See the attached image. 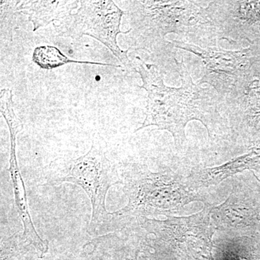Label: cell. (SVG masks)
<instances>
[{"mask_svg": "<svg viewBox=\"0 0 260 260\" xmlns=\"http://www.w3.org/2000/svg\"><path fill=\"white\" fill-rule=\"evenodd\" d=\"M140 61L138 73L143 80L141 88L148 93V104L145 120L135 132L157 126L172 133L179 147L186 140L185 127L189 121H201L209 132L208 119L212 114L213 103L206 96V89L193 83L184 64L177 62L181 86L171 88L165 85L155 65Z\"/></svg>", "mask_w": 260, "mask_h": 260, "instance_id": "cell-1", "label": "cell"}, {"mask_svg": "<svg viewBox=\"0 0 260 260\" xmlns=\"http://www.w3.org/2000/svg\"><path fill=\"white\" fill-rule=\"evenodd\" d=\"M107 145L99 134L94 136L90 150L72 159L57 158L49 165L47 183L56 185L64 182L80 186L88 195L92 215L88 229L90 234L102 229H112V215L106 208V198L112 186L121 182L114 162L107 155Z\"/></svg>", "mask_w": 260, "mask_h": 260, "instance_id": "cell-2", "label": "cell"}, {"mask_svg": "<svg viewBox=\"0 0 260 260\" xmlns=\"http://www.w3.org/2000/svg\"><path fill=\"white\" fill-rule=\"evenodd\" d=\"M74 13L54 24L59 37L79 39L83 36L96 39L116 56L126 69H134L128 57L127 50L118 45L117 37L129 34L120 30L121 20L124 12L116 3L109 0H83Z\"/></svg>", "mask_w": 260, "mask_h": 260, "instance_id": "cell-3", "label": "cell"}, {"mask_svg": "<svg viewBox=\"0 0 260 260\" xmlns=\"http://www.w3.org/2000/svg\"><path fill=\"white\" fill-rule=\"evenodd\" d=\"M10 143L9 172L13 182L12 184L14 191L15 205L18 210L19 216L23 222V236L30 245L34 246L37 251L44 254L47 252L49 249V242L47 240H44L39 237L32 223L29 210L25 184L17 160V140L11 139Z\"/></svg>", "mask_w": 260, "mask_h": 260, "instance_id": "cell-4", "label": "cell"}, {"mask_svg": "<svg viewBox=\"0 0 260 260\" xmlns=\"http://www.w3.org/2000/svg\"><path fill=\"white\" fill-rule=\"evenodd\" d=\"M79 3L78 0H26L20 2L18 12L28 17L34 27L32 31H36L72 14L73 10L79 8Z\"/></svg>", "mask_w": 260, "mask_h": 260, "instance_id": "cell-5", "label": "cell"}, {"mask_svg": "<svg viewBox=\"0 0 260 260\" xmlns=\"http://www.w3.org/2000/svg\"><path fill=\"white\" fill-rule=\"evenodd\" d=\"M32 60L38 66L42 69L52 70L59 68L69 63H80V64H88L101 65V66H110L119 68L108 63L95 62V61L75 60L68 57L59 51V49L51 46H42L37 47L32 53Z\"/></svg>", "mask_w": 260, "mask_h": 260, "instance_id": "cell-6", "label": "cell"}, {"mask_svg": "<svg viewBox=\"0 0 260 260\" xmlns=\"http://www.w3.org/2000/svg\"><path fill=\"white\" fill-rule=\"evenodd\" d=\"M20 1H0L1 18V39L12 42L15 25V14L18 13V7Z\"/></svg>", "mask_w": 260, "mask_h": 260, "instance_id": "cell-7", "label": "cell"}, {"mask_svg": "<svg viewBox=\"0 0 260 260\" xmlns=\"http://www.w3.org/2000/svg\"><path fill=\"white\" fill-rule=\"evenodd\" d=\"M126 260H135V259H126Z\"/></svg>", "mask_w": 260, "mask_h": 260, "instance_id": "cell-8", "label": "cell"}]
</instances>
